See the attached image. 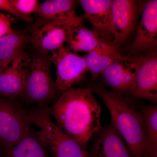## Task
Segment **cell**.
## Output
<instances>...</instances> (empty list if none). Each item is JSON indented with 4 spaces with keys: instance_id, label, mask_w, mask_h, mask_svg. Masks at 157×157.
<instances>
[{
    "instance_id": "6",
    "label": "cell",
    "mask_w": 157,
    "mask_h": 157,
    "mask_svg": "<svg viewBox=\"0 0 157 157\" xmlns=\"http://www.w3.org/2000/svg\"><path fill=\"white\" fill-rule=\"evenodd\" d=\"M51 52V61L56 69L58 91L63 92L84 79L88 72L86 56L78 55L64 45Z\"/></svg>"
},
{
    "instance_id": "14",
    "label": "cell",
    "mask_w": 157,
    "mask_h": 157,
    "mask_svg": "<svg viewBox=\"0 0 157 157\" xmlns=\"http://www.w3.org/2000/svg\"><path fill=\"white\" fill-rule=\"evenodd\" d=\"M84 17L95 29L110 40L111 0H81Z\"/></svg>"
},
{
    "instance_id": "22",
    "label": "cell",
    "mask_w": 157,
    "mask_h": 157,
    "mask_svg": "<svg viewBox=\"0 0 157 157\" xmlns=\"http://www.w3.org/2000/svg\"><path fill=\"white\" fill-rule=\"evenodd\" d=\"M0 10L9 12L17 18L26 22L32 21V18L29 16L23 15L17 11L11 2V0H0Z\"/></svg>"
},
{
    "instance_id": "7",
    "label": "cell",
    "mask_w": 157,
    "mask_h": 157,
    "mask_svg": "<svg viewBox=\"0 0 157 157\" xmlns=\"http://www.w3.org/2000/svg\"><path fill=\"white\" fill-rule=\"evenodd\" d=\"M30 124L21 107L0 98V146L6 149L16 144L30 130Z\"/></svg>"
},
{
    "instance_id": "20",
    "label": "cell",
    "mask_w": 157,
    "mask_h": 157,
    "mask_svg": "<svg viewBox=\"0 0 157 157\" xmlns=\"http://www.w3.org/2000/svg\"><path fill=\"white\" fill-rule=\"evenodd\" d=\"M141 113L146 144L144 157H157V105L144 107Z\"/></svg>"
},
{
    "instance_id": "11",
    "label": "cell",
    "mask_w": 157,
    "mask_h": 157,
    "mask_svg": "<svg viewBox=\"0 0 157 157\" xmlns=\"http://www.w3.org/2000/svg\"><path fill=\"white\" fill-rule=\"evenodd\" d=\"M139 66L131 97L157 101V56L155 51L138 57Z\"/></svg>"
},
{
    "instance_id": "5",
    "label": "cell",
    "mask_w": 157,
    "mask_h": 157,
    "mask_svg": "<svg viewBox=\"0 0 157 157\" xmlns=\"http://www.w3.org/2000/svg\"><path fill=\"white\" fill-rule=\"evenodd\" d=\"M83 19L84 17L77 16L59 20L40 19L32 28L30 41L40 53L57 50L64 45L72 29Z\"/></svg>"
},
{
    "instance_id": "21",
    "label": "cell",
    "mask_w": 157,
    "mask_h": 157,
    "mask_svg": "<svg viewBox=\"0 0 157 157\" xmlns=\"http://www.w3.org/2000/svg\"><path fill=\"white\" fill-rule=\"evenodd\" d=\"M11 2L20 14L28 16L36 12L39 4L37 0H11Z\"/></svg>"
},
{
    "instance_id": "4",
    "label": "cell",
    "mask_w": 157,
    "mask_h": 157,
    "mask_svg": "<svg viewBox=\"0 0 157 157\" xmlns=\"http://www.w3.org/2000/svg\"><path fill=\"white\" fill-rule=\"evenodd\" d=\"M50 56L39 53L31 59L22 96L31 103L43 104L58 92L51 74Z\"/></svg>"
},
{
    "instance_id": "2",
    "label": "cell",
    "mask_w": 157,
    "mask_h": 157,
    "mask_svg": "<svg viewBox=\"0 0 157 157\" xmlns=\"http://www.w3.org/2000/svg\"><path fill=\"white\" fill-rule=\"evenodd\" d=\"M90 88L109 110L110 122L123 138L133 157H144L146 144L141 112L130 98L101 86H92Z\"/></svg>"
},
{
    "instance_id": "15",
    "label": "cell",
    "mask_w": 157,
    "mask_h": 157,
    "mask_svg": "<svg viewBox=\"0 0 157 157\" xmlns=\"http://www.w3.org/2000/svg\"><path fill=\"white\" fill-rule=\"evenodd\" d=\"M80 23L75 26L68 34L66 43L67 48L78 53H88L95 49L101 43L109 39L95 29L86 28Z\"/></svg>"
},
{
    "instance_id": "9",
    "label": "cell",
    "mask_w": 157,
    "mask_h": 157,
    "mask_svg": "<svg viewBox=\"0 0 157 157\" xmlns=\"http://www.w3.org/2000/svg\"><path fill=\"white\" fill-rule=\"evenodd\" d=\"M88 157H133L125 141L111 122L93 136Z\"/></svg>"
},
{
    "instance_id": "19",
    "label": "cell",
    "mask_w": 157,
    "mask_h": 157,
    "mask_svg": "<svg viewBox=\"0 0 157 157\" xmlns=\"http://www.w3.org/2000/svg\"><path fill=\"white\" fill-rule=\"evenodd\" d=\"M76 1L47 0L39 3L36 13L40 19L48 20L70 19L76 17Z\"/></svg>"
},
{
    "instance_id": "23",
    "label": "cell",
    "mask_w": 157,
    "mask_h": 157,
    "mask_svg": "<svg viewBox=\"0 0 157 157\" xmlns=\"http://www.w3.org/2000/svg\"><path fill=\"white\" fill-rule=\"evenodd\" d=\"M13 31L11 18L6 14L0 13V38L11 33Z\"/></svg>"
},
{
    "instance_id": "16",
    "label": "cell",
    "mask_w": 157,
    "mask_h": 157,
    "mask_svg": "<svg viewBox=\"0 0 157 157\" xmlns=\"http://www.w3.org/2000/svg\"><path fill=\"white\" fill-rule=\"evenodd\" d=\"M121 56L118 47L110 40H107L88 53L85 57L88 72L92 80L101 75L105 69Z\"/></svg>"
},
{
    "instance_id": "12",
    "label": "cell",
    "mask_w": 157,
    "mask_h": 157,
    "mask_svg": "<svg viewBox=\"0 0 157 157\" xmlns=\"http://www.w3.org/2000/svg\"><path fill=\"white\" fill-rule=\"evenodd\" d=\"M137 34L130 46L134 53L152 52L157 43V1L151 0L143 5Z\"/></svg>"
},
{
    "instance_id": "17",
    "label": "cell",
    "mask_w": 157,
    "mask_h": 157,
    "mask_svg": "<svg viewBox=\"0 0 157 157\" xmlns=\"http://www.w3.org/2000/svg\"><path fill=\"white\" fill-rule=\"evenodd\" d=\"M3 157H51L31 129L16 144L4 149Z\"/></svg>"
},
{
    "instance_id": "8",
    "label": "cell",
    "mask_w": 157,
    "mask_h": 157,
    "mask_svg": "<svg viewBox=\"0 0 157 157\" xmlns=\"http://www.w3.org/2000/svg\"><path fill=\"white\" fill-rule=\"evenodd\" d=\"M138 66V57L121 55L102 72V81L112 91L124 96L131 95Z\"/></svg>"
},
{
    "instance_id": "10",
    "label": "cell",
    "mask_w": 157,
    "mask_h": 157,
    "mask_svg": "<svg viewBox=\"0 0 157 157\" xmlns=\"http://www.w3.org/2000/svg\"><path fill=\"white\" fill-rule=\"evenodd\" d=\"M138 8L136 1H112L110 40L117 47L126 40L131 33L135 24Z\"/></svg>"
},
{
    "instance_id": "1",
    "label": "cell",
    "mask_w": 157,
    "mask_h": 157,
    "mask_svg": "<svg viewBox=\"0 0 157 157\" xmlns=\"http://www.w3.org/2000/svg\"><path fill=\"white\" fill-rule=\"evenodd\" d=\"M90 88L71 87L62 93L49 108L51 117L63 132L84 149L102 128L101 108Z\"/></svg>"
},
{
    "instance_id": "24",
    "label": "cell",
    "mask_w": 157,
    "mask_h": 157,
    "mask_svg": "<svg viewBox=\"0 0 157 157\" xmlns=\"http://www.w3.org/2000/svg\"><path fill=\"white\" fill-rule=\"evenodd\" d=\"M2 69V67H1V66H0V73H1V72L3 71Z\"/></svg>"
},
{
    "instance_id": "18",
    "label": "cell",
    "mask_w": 157,
    "mask_h": 157,
    "mask_svg": "<svg viewBox=\"0 0 157 157\" xmlns=\"http://www.w3.org/2000/svg\"><path fill=\"white\" fill-rule=\"evenodd\" d=\"M30 36L20 31L14 30L0 38V66L4 70L24 50Z\"/></svg>"
},
{
    "instance_id": "13",
    "label": "cell",
    "mask_w": 157,
    "mask_h": 157,
    "mask_svg": "<svg viewBox=\"0 0 157 157\" xmlns=\"http://www.w3.org/2000/svg\"><path fill=\"white\" fill-rule=\"evenodd\" d=\"M31 58L24 50L0 73V95L8 98L22 95Z\"/></svg>"
},
{
    "instance_id": "3",
    "label": "cell",
    "mask_w": 157,
    "mask_h": 157,
    "mask_svg": "<svg viewBox=\"0 0 157 157\" xmlns=\"http://www.w3.org/2000/svg\"><path fill=\"white\" fill-rule=\"evenodd\" d=\"M29 121L39 130L37 137L52 157H88L86 150L66 134L51 118L49 108L42 107L28 113Z\"/></svg>"
}]
</instances>
